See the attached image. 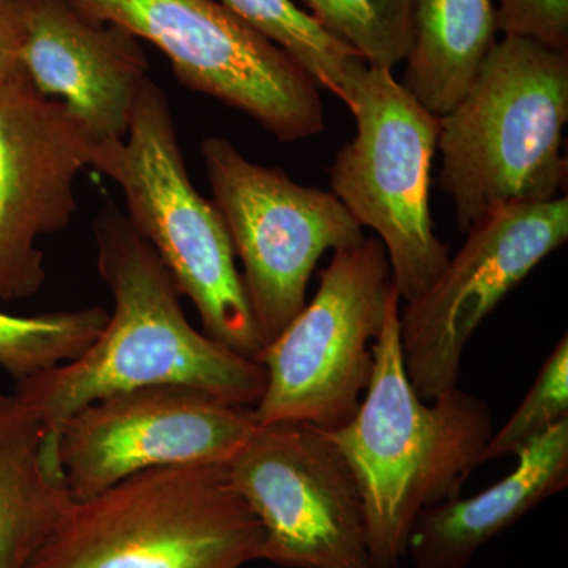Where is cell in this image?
<instances>
[{"mask_svg":"<svg viewBox=\"0 0 568 568\" xmlns=\"http://www.w3.org/2000/svg\"><path fill=\"white\" fill-rule=\"evenodd\" d=\"M93 237L97 267L112 295L103 331L80 357L20 381L14 394L51 432L97 399L141 387H190L256 406L267 381L264 366L190 324L173 276L125 213L104 205Z\"/></svg>","mask_w":568,"mask_h":568,"instance_id":"1","label":"cell"},{"mask_svg":"<svg viewBox=\"0 0 568 568\" xmlns=\"http://www.w3.org/2000/svg\"><path fill=\"white\" fill-rule=\"evenodd\" d=\"M399 302L395 291L361 407L345 426L325 432L361 491L375 568L402 566L422 511L459 495L493 435L485 399L459 387L432 402L417 394L403 362Z\"/></svg>","mask_w":568,"mask_h":568,"instance_id":"2","label":"cell"},{"mask_svg":"<svg viewBox=\"0 0 568 568\" xmlns=\"http://www.w3.org/2000/svg\"><path fill=\"white\" fill-rule=\"evenodd\" d=\"M568 51L504 36L439 118L440 190L469 230L504 205L545 203L567 183Z\"/></svg>","mask_w":568,"mask_h":568,"instance_id":"3","label":"cell"},{"mask_svg":"<svg viewBox=\"0 0 568 568\" xmlns=\"http://www.w3.org/2000/svg\"><path fill=\"white\" fill-rule=\"evenodd\" d=\"M91 168L121 186L126 219L196 306L204 334L256 358L263 342L226 223L190 181L170 99L151 78L125 136L99 142Z\"/></svg>","mask_w":568,"mask_h":568,"instance_id":"4","label":"cell"},{"mask_svg":"<svg viewBox=\"0 0 568 568\" xmlns=\"http://www.w3.org/2000/svg\"><path fill=\"white\" fill-rule=\"evenodd\" d=\"M261 545L227 465L164 466L74 500L28 568H244Z\"/></svg>","mask_w":568,"mask_h":568,"instance_id":"5","label":"cell"},{"mask_svg":"<svg viewBox=\"0 0 568 568\" xmlns=\"http://www.w3.org/2000/svg\"><path fill=\"white\" fill-rule=\"evenodd\" d=\"M346 106L357 132L336 152L332 193L362 227L379 235L402 301L425 293L450 254L429 211L439 118L396 81L392 70L362 59L347 80Z\"/></svg>","mask_w":568,"mask_h":568,"instance_id":"6","label":"cell"},{"mask_svg":"<svg viewBox=\"0 0 568 568\" xmlns=\"http://www.w3.org/2000/svg\"><path fill=\"white\" fill-rule=\"evenodd\" d=\"M394 293L379 239L334 252L315 297L256 357L267 377L254 406L257 425L345 426L368 387Z\"/></svg>","mask_w":568,"mask_h":568,"instance_id":"7","label":"cell"},{"mask_svg":"<svg viewBox=\"0 0 568 568\" xmlns=\"http://www.w3.org/2000/svg\"><path fill=\"white\" fill-rule=\"evenodd\" d=\"M91 21L114 24L166 55L174 77L245 112L282 142L325 129L321 89L263 33L219 0H71Z\"/></svg>","mask_w":568,"mask_h":568,"instance_id":"8","label":"cell"},{"mask_svg":"<svg viewBox=\"0 0 568 568\" xmlns=\"http://www.w3.org/2000/svg\"><path fill=\"white\" fill-rule=\"evenodd\" d=\"M201 155L264 347L304 308L321 257L362 244L364 230L334 193L250 162L226 138H205Z\"/></svg>","mask_w":568,"mask_h":568,"instance_id":"9","label":"cell"},{"mask_svg":"<svg viewBox=\"0 0 568 568\" xmlns=\"http://www.w3.org/2000/svg\"><path fill=\"white\" fill-rule=\"evenodd\" d=\"M227 469L263 530L260 560L283 568H375L361 491L324 429L257 425Z\"/></svg>","mask_w":568,"mask_h":568,"instance_id":"10","label":"cell"},{"mask_svg":"<svg viewBox=\"0 0 568 568\" xmlns=\"http://www.w3.org/2000/svg\"><path fill=\"white\" fill-rule=\"evenodd\" d=\"M465 245L435 283L399 308L403 362L425 402L458 387L477 328L545 257L568 241V200L511 204L466 231Z\"/></svg>","mask_w":568,"mask_h":568,"instance_id":"11","label":"cell"},{"mask_svg":"<svg viewBox=\"0 0 568 568\" xmlns=\"http://www.w3.org/2000/svg\"><path fill=\"white\" fill-rule=\"evenodd\" d=\"M256 426L254 407L196 388H133L67 417L54 429L55 458L82 500L156 467L230 465Z\"/></svg>","mask_w":568,"mask_h":568,"instance_id":"12","label":"cell"},{"mask_svg":"<svg viewBox=\"0 0 568 568\" xmlns=\"http://www.w3.org/2000/svg\"><path fill=\"white\" fill-rule=\"evenodd\" d=\"M99 142L65 106L41 95L26 73L0 84V301L40 293L43 235L77 215L74 182Z\"/></svg>","mask_w":568,"mask_h":568,"instance_id":"13","label":"cell"},{"mask_svg":"<svg viewBox=\"0 0 568 568\" xmlns=\"http://www.w3.org/2000/svg\"><path fill=\"white\" fill-rule=\"evenodd\" d=\"M24 22L21 62L33 88L58 100L97 142L121 140L149 59L125 29L85 18L71 0H18Z\"/></svg>","mask_w":568,"mask_h":568,"instance_id":"14","label":"cell"},{"mask_svg":"<svg viewBox=\"0 0 568 568\" xmlns=\"http://www.w3.org/2000/svg\"><path fill=\"white\" fill-rule=\"evenodd\" d=\"M517 467L473 497L426 508L407 541L416 568H467L488 541L568 487V418L523 448Z\"/></svg>","mask_w":568,"mask_h":568,"instance_id":"15","label":"cell"},{"mask_svg":"<svg viewBox=\"0 0 568 568\" xmlns=\"http://www.w3.org/2000/svg\"><path fill=\"white\" fill-rule=\"evenodd\" d=\"M54 433L17 394H0V568H28L74 503Z\"/></svg>","mask_w":568,"mask_h":568,"instance_id":"16","label":"cell"},{"mask_svg":"<svg viewBox=\"0 0 568 568\" xmlns=\"http://www.w3.org/2000/svg\"><path fill=\"white\" fill-rule=\"evenodd\" d=\"M497 32L495 0H413L402 84L443 118L473 84Z\"/></svg>","mask_w":568,"mask_h":568,"instance_id":"17","label":"cell"},{"mask_svg":"<svg viewBox=\"0 0 568 568\" xmlns=\"http://www.w3.org/2000/svg\"><path fill=\"white\" fill-rule=\"evenodd\" d=\"M242 21L282 48L308 77L339 100L345 99L357 52L331 36L294 0H219Z\"/></svg>","mask_w":568,"mask_h":568,"instance_id":"18","label":"cell"},{"mask_svg":"<svg viewBox=\"0 0 568 568\" xmlns=\"http://www.w3.org/2000/svg\"><path fill=\"white\" fill-rule=\"evenodd\" d=\"M102 306L17 316L0 312V369L17 383L80 357L103 331Z\"/></svg>","mask_w":568,"mask_h":568,"instance_id":"19","label":"cell"},{"mask_svg":"<svg viewBox=\"0 0 568 568\" xmlns=\"http://www.w3.org/2000/svg\"><path fill=\"white\" fill-rule=\"evenodd\" d=\"M368 65L394 70L410 43L413 0H294Z\"/></svg>","mask_w":568,"mask_h":568,"instance_id":"20","label":"cell"},{"mask_svg":"<svg viewBox=\"0 0 568 568\" xmlns=\"http://www.w3.org/2000/svg\"><path fill=\"white\" fill-rule=\"evenodd\" d=\"M568 418V338L564 335L534 381L528 395L499 432H493L480 465L517 457L523 448Z\"/></svg>","mask_w":568,"mask_h":568,"instance_id":"21","label":"cell"},{"mask_svg":"<svg viewBox=\"0 0 568 568\" xmlns=\"http://www.w3.org/2000/svg\"><path fill=\"white\" fill-rule=\"evenodd\" d=\"M497 31L568 51V0H497Z\"/></svg>","mask_w":568,"mask_h":568,"instance_id":"22","label":"cell"},{"mask_svg":"<svg viewBox=\"0 0 568 568\" xmlns=\"http://www.w3.org/2000/svg\"><path fill=\"white\" fill-rule=\"evenodd\" d=\"M24 22L18 0H0V84L24 73L21 62Z\"/></svg>","mask_w":568,"mask_h":568,"instance_id":"23","label":"cell"}]
</instances>
